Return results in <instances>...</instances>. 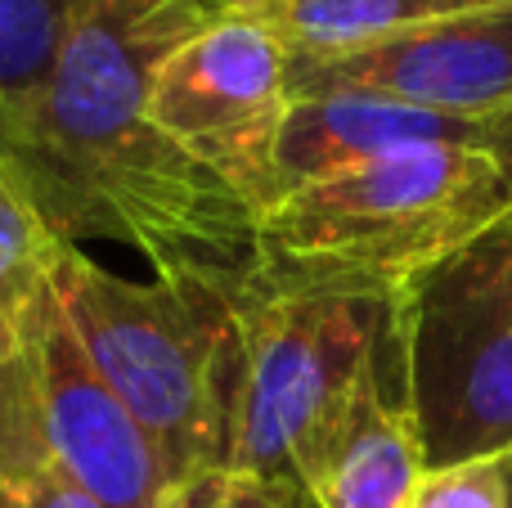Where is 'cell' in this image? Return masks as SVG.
<instances>
[{"instance_id": "9c48e42d", "label": "cell", "mask_w": 512, "mask_h": 508, "mask_svg": "<svg viewBox=\"0 0 512 508\" xmlns=\"http://www.w3.org/2000/svg\"><path fill=\"white\" fill-rule=\"evenodd\" d=\"M427 144H477L481 122L427 113L378 95H301L288 104L274 167H279V198L310 180L391 158V153L427 149Z\"/></svg>"}, {"instance_id": "5bb4252c", "label": "cell", "mask_w": 512, "mask_h": 508, "mask_svg": "<svg viewBox=\"0 0 512 508\" xmlns=\"http://www.w3.org/2000/svg\"><path fill=\"white\" fill-rule=\"evenodd\" d=\"M72 0H0V117L23 108L50 77Z\"/></svg>"}, {"instance_id": "9a60e30c", "label": "cell", "mask_w": 512, "mask_h": 508, "mask_svg": "<svg viewBox=\"0 0 512 508\" xmlns=\"http://www.w3.org/2000/svg\"><path fill=\"white\" fill-rule=\"evenodd\" d=\"M409 508H512V450L427 468Z\"/></svg>"}, {"instance_id": "8fae6325", "label": "cell", "mask_w": 512, "mask_h": 508, "mask_svg": "<svg viewBox=\"0 0 512 508\" xmlns=\"http://www.w3.org/2000/svg\"><path fill=\"white\" fill-rule=\"evenodd\" d=\"M504 5L512 0H274L252 18H261L288 50H346Z\"/></svg>"}, {"instance_id": "30bf717a", "label": "cell", "mask_w": 512, "mask_h": 508, "mask_svg": "<svg viewBox=\"0 0 512 508\" xmlns=\"http://www.w3.org/2000/svg\"><path fill=\"white\" fill-rule=\"evenodd\" d=\"M387 351L391 347H382V356L360 378L342 423L333 428L324 455H319L310 508H409L418 482H423L427 459L414 414H409L405 396L400 401L387 396V383H382Z\"/></svg>"}, {"instance_id": "52a82bcc", "label": "cell", "mask_w": 512, "mask_h": 508, "mask_svg": "<svg viewBox=\"0 0 512 508\" xmlns=\"http://www.w3.org/2000/svg\"><path fill=\"white\" fill-rule=\"evenodd\" d=\"M41 446L104 508H162L171 482L158 446L90 365L59 293H45L18 347Z\"/></svg>"}, {"instance_id": "ac0fdd59", "label": "cell", "mask_w": 512, "mask_h": 508, "mask_svg": "<svg viewBox=\"0 0 512 508\" xmlns=\"http://www.w3.org/2000/svg\"><path fill=\"white\" fill-rule=\"evenodd\" d=\"M207 9V18H252L261 9H270L274 0H198Z\"/></svg>"}, {"instance_id": "277c9868", "label": "cell", "mask_w": 512, "mask_h": 508, "mask_svg": "<svg viewBox=\"0 0 512 508\" xmlns=\"http://www.w3.org/2000/svg\"><path fill=\"white\" fill-rule=\"evenodd\" d=\"M230 306L239 383L225 468L292 482L310 500L328 437L387 347L391 306L270 288L248 266L230 270Z\"/></svg>"}, {"instance_id": "ba28073f", "label": "cell", "mask_w": 512, "mask_h": 508, "mask_svg": "<svg viewBox=\"0 0 512 508\" xmlns=\"http://www.w3.org/2000/svg\"><path fill=\"white\" fill-rule=\"evenodd\" d=\"M378 95L486 122L512 104V5L346 50H288V95Z\"/></svg>"}, {"instance_id": "5b68a950", "label": "cell", "mask_w": 512, "mask_h": 508, "mask_svg": "<svg viewBox=\"0 0 512 508\" xmlns=\"http://www.w3.org/2000/svg\"><path fill=\"white\" fill-rule=\"evenodd\" d=\"M387 342L427 468L512 450V216L391 302Z\"/></svg>"}, {"instance_id": "6da1fadb", "label": "cell", "mask_w": 512, "mask_h": 508, "mask_svg": "<svg viewBox=\"0 0 512 508\" xmlns=\"http://www.w3.org/2000/svg\"><path fill=\"white\" fill-rule=\"evenodd\" d=\"M198 0H72L59 54L0 117V167L54 239H117L158 266L243 270L256 212L149 117V86L207 27Z\"/></svg>"}, {"instance_id": "2e32d148", "label": "cell", "mask_w": 512, "mask_h": 508, "mask_svg": "<svg viewBox=\"0 0 512 508\" xmlns=\"http://www.w3.org/2000/svg\"><path fill=\"white\" fill-rule=\"evenodd\" d=\"M162 508H310V500L292 482H274L243 468H212L171 486Z\"/></svg>"}, {"instance_id": "3957f363", "label": "cell", "mask_w": 512, "mask_h": 508, "mask_svg": "<svg viewBox=\"0 0 512 508\" xmlns=\"http://www.w3.org/2000/svg\"><path fill=\"white\" fill-rule=\"evenodd\" d=\"M54 293L90 365L158 446L171 486L230 464L239 383L230 270L126 279L68 248Z\"/></svg>"}, {"instance_id": "4fadbf2b", "label": "cell", "mask_w": 512, "mask_h": 508, "mask_svg": "<svg viewBox=\"0 0 512 508\" xmlns=\"http://www.w3.org/2000/svg\"><path fill=\"white\" fill-rule=\"evenodd\" d=\"M0 508H104L45 455L18 356L0 365Z\"/></svg>"}, {"instance_id": "e0dca14e", "label": "cell", "mask_w": 512, "mask_h": 508, "mask_svg": "<svg viewBox=\"0 0 512 508\" xmlns=\"http://www.w3.org/2000/svg\"><path fill=\"white\" fill-rule=\"evenodd\" d=\"M481 149L495 153L499 167H504L508 180H512V104L499 108L495 117H486V122H481Z\"/></svg>"}, {"instance_id": "7a4b0ae2", "label": "cell", "mask_w": 512, "mask_h": 508, "mask_svg": "<svg viewBox=\"0 0 512 508\" xmlns=\"http://www.w3.org/2000/svg\"><path fill=\"white\" fill-rule=\"evenodd\" d=\"M512 216V180L477 144L391 153L283 194L256 216L248 270L288 293L391 306L423 270Z\"/></svg>"}, {"instance_id": "8992f818", "label": "cell", "mask_w": 512, "mask_h": 508, "mask_svg": "<svg viewBox=\"0 0 512 508\" xmlns=\"http://www.w3.org/2000/svg\"><path fill=\"white\" fill-rule=\"evenodd\" d=\"M288 45L261 18H212L162 59L149 117L256 216L279 203V144L288 117Z\"/></svg>"}, {"instance_id": "7c38bea8", "label": "cell", "mask_w": 512, "mask_h": 508, "mask_svg": "<svg viewBox=\"0 0 512 508\" xmlns=\"http://www.w3.org/2000/svg\"><path fill=\"white\" fill-rule=\"evenodd\" d=\"M63 252L68 243L54 239V230L0 167V365L18 356L36 306L54 288Z\"/></svg>"}]
</instances>
